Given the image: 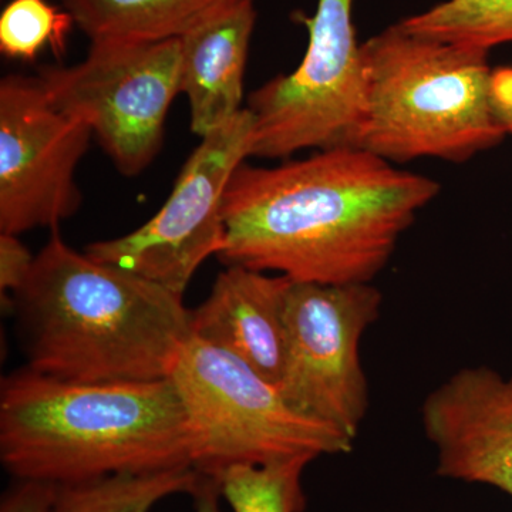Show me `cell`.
Returning <instances> with one entry per match:
<instances>
[{
  "label": "cell",
  "instance_id": "6da1fadb",
  "mask_svg": "<svg viewBox=\"0 0 512 512\" xmlns=\"http://www.w3.org/2000/svg\"><path fill=\"white\" fill-rule=\"evenodd\" d=\"M439 192L433 178L355 146L275 167L242 163L225 191L218 259L293 282L370 284Z\"/></svg>",
  "mask_w": 512,
  "mask_h": 512
},
{
  "label": "cell",
  "instance_id": "7a4b0ae2",
  "mask_svg": "<svg viewBox=\"0 0 512 512\" xmlns=\"http://www.w3.org/2000/svg\"><path fill=\"white\" fill-rule=\"evenodd\" d=\"M10 312L26 366L67 382L170 379L191 336L183 296L76 251L57 229Z\"/></svg>",
  "mask_w": 512,
  "mask_h": 512
},
{
  "label": "cell",
  "instance_id": "3957f363",
  "mask_svg": "<svg viewBox=\"0 0 512 512\" xmlns=\"http://www.w3.org/2000/svg\"><path fill=\"white\" fill-rule=\"evenodd\" d=\"M194 447L171 379L76 383L25 366L0 383V460L18 480L194 467Z\"/></svg>",
  "mask_w": 512,
  "mask_h": 512
},
{
  "label": "cell",
  "instance_id": "277c9868",
  "mask_svg": "<svg viewBox=\"0 0 512 512\" xmlns=\"http://www.w3.org/2000/svg\"><path fill=\"white\" fill-rule=\"evenodd\" d=\"M366 110L356 146L390 163H463L508 136L490 99V52L414 35L400 23L362 43Z\"/></svg>",
  "mask_w": 512,
  "mask_h": 512
},
{
  "label": "cell",
  "instance_id": "5b68a950",
  "mask_svg": "<svg viewBox=\"0 0 512 512\" xmlns=\"http://www.w3.org/2000/svg\"><path fill=\"white\" fill-rule=\"evenodd\" d=\"M170 379L194 434V468L205 476L231 464L340 456L355 443L296 410L247 363L195 336L185 343Z\"/></svg>",
  "mask_w": 512,
  "mask_h": 512
},
{
  "label": "cell",
  "instance_id": "8992f818",
  "mask_svg": "<svg viewBox=\"0 0 512 512\" xmlns=\"http://www.w3.org/2000/svg\"><path fill=\"white\" fill-rule=\"evenodd\" d=\"M57 109L83 120L126 177L156 160L168 111L181 94V40H92L86 59L37 72Z\"/></svg>",
  "mask_w": 512,
  "mask_h": 512
},
{
  "label": "cell",
  "instance_id": "52a82bcc",
  "mask_svg": "<svg viewBox=\"0 0 512 512\" xmlns=\"http://www.w3.org/2000/svg\"><path fill=\"white\" fill-rule=\"evenodd\" d=\"M353 2L318 0L315 15L299 16L309 33L301 64L249 96L251 157L286 160L305 150L356 146L366 94Z\"/></svg>",
  "mask_w": 512,
  "mask_h": 512
},
{
  "label": "cell",
  "instance_id": "ba28073f",
  "mask_svg": "<svg viewBox=\"0 0 512 512\" xmlns=\"http://www.w3.org/2000/svg\"><path fill=\"white\" fill-rule=\"evenodd\" d=\"M252 136L254 116L244 107L201 138L153 218L123 237L92 242L84 252L184 296L197 269L224 248V195L251 157Z\"/></svg>",
  "mask_w": 512,
  "mask_h": 512
},
{
  "label": "cell",
  "instance_id": "9c48e42d",
  "mask_svg": "<svg viewBox=\"0 0 512 512\" xmlns=\"http://www.w3.org/2000/svg\"><path fill=\"white\" fill-rule=\"evenodd\" d=\"M382 302L372 282L292 281L286 295V362L278 387L296 410L353 440L369 409L360 343Z\"/></svg>",
  "mask_w": 512,
  "mask_h": 512
},
{
  "label": "cell",
  "instance_id": "30bf717a",
  "mask_svg": "<svg viewBox=\"0 0 512 512\" xmlns=\"http://www.w3.org/2000/svg\"><path fill=\"white\" fill-rule=\"evenodd\" d=\"M93 140L83 120L57 109L39 76L0 80V232L57 229L77 214L76 171Z\"/></svg>",
  "mask_w": 512,
  "mask_h": 512
},
{
  "label": "cell",
  "instance_id": "8fae6325",
  "mask_svg": "<svg viewBox=\"0 0 512 512\" xmlns=\"http://www.w3.org/2000/svg\"><path fill=\"white\" fill-rule=\"evenodd\" d=\"M421 424L440 477L512 498V375L488 366L458 370L424 399Z\"/></svg>",
  "mask_w": 512,
  "mask_h": 512
},
{
  "label": "cell",
  "instance_id": "7c38bea8",
  "mask_svg": "<svg viewBox=\"0 0 512 512\" xmlns=\"http://www.w3.org/2000/svg\"><path fill=\"white\" fill-rule=\"evenodd\" d=\"M286 276L227 266L210 295L190 311L191 335L247 363L279 386L285 372Z\"/></svg>",
  "mask_w": 512,
  "mask_h": 512
},
{
  "label": "cell",
  "instance_id": "4fadbf2b",
  "mask_svg": "<svg viewBox=\"0 0 512 512\" xmlns=\"http://www.w3.org/2000/svg\"><path fill=\"white\" fill-rule=\"evenodd\" d=\"M256 18L255 2L247 3L181 39V94L187 97L195 136H208L244 109Z\"/></svg>",
  "mask_w": 512,
  "mask_h": 512
},
{
  "label": "cell",
  "instance_id": "5bb4252c",
  "mask_svg": "<svg viewBox=\"0 0 512 512\" xmlns=\"http://www.w3.org/2000/svg\"><path fill=\"white\" fill-rule=\"evenodd\" d=\"M255 0H63L90 40H181Z\"/></svg>",
  "mask_w": 512,
  "mask_h": 512
},
{
  "label": "cell",
  "instance_id": "9a60e30c",
  "mask_svg": "<svg viewBox=\"0 0 512 512\" xmlns=\"http://www.w3.org/2000/svg\"><path fill=\"white\" fill-rule=\"evenodd\" d=\"M200 480V471L181 467L60 484L52 512H150L171 495H191Z\"/></svg>",
  "mask_w": 512,
  "mask_h": 512
},
{
  "label": "cell",
  "instance_id": "2e32d148",
  "mask_svg": "<svg viewBox=\"0 0 512 512\" xmlns=\"http://www.w3.org/2000/svg\"><path fill=\"white\" fill-rule=\"evenodd\" d=\"M312 456L264 464H231L210 474L232 512H305L302 477Z\"/></svg>",
  "mask_w": 512,
  "mask_h": 512
},
{
  "label": "cell",
  "instance_id": "e0dca14e",
  "mask_svg": "<svg viewBox=\"0 0 512 512\" xmlns=\"http://www.w3.org/2000/svg\"><path fill=\"white\" fill-rule=\"evenodd\" d=\"M399 23L414 35L490 52L512 43V0H444Z\"/></svg>",
  "mask_w": 512,
  "mask_h": 512
},
{
  "label": "cell",
  "instance_id": "ac0fdd59",
  "mask_svg": "<svg viewBox=\"0 0 512 512\" xmlns=\"http://www.w3.org/2000/svg\"><path fill=\"white\" fill-rule=\"evenodd\" d=\"M74 23L69 10L47 0H10L0 13V52L9 59L32 62L49 46L64 56Z\"/></svg>",
  "mask_w": 512,
  "mask_h": 512
},
{
  "label": "cell",
  "instance_id": "d6986e66",
  "mask_svg": "<svg viewBox=\"0 0 512 512\" xmlns=\"http://www.w3.org/2000/svg\"><path fill=\"white\" fill-rule=\"evenodd\" d=\"M36 255L20 241L19 235L0 232V293L3 308L12 311V296L28 281Z\"/></svg>",
  "mask_w": 512,
  "mask_h": 512
},
{
  "label": "cell",
  "instance_id": "ffe728a7",
  "mask_svg": "<svg viewBox=\"0 0 512 512\" xmlns=\"http://www.w3.org/2000/svg\"><path fill=\"white\" fill-rule=\"evenodd\" d=\"M57 485L39 480H18L3 495L0 512H52Z\"/></svg>",
  "mask_w": 512,
  "mask_h": 512
},
{
  "label": "cell",
  "instance_id": "44dd1931",
  "mask_svg": "<svg viewBox=\"0 0 512 512\" xmlns=\"http://www.w3.org/2000/svg\"><path fill=\"white\" fill-rule=\"evenodd\" d=\"M490 99L498 123L504 128L505 133L512 134V66L493 69Z\"/></svg>",
  "mask_w": 512,
  "mask_h": 512
},
{
  "label": "cell",
  "instance_id": "7402d4cb",
  "mask_svg": "<svg viewBox=\"0 0 512 512\" xmlns=\"http://www.w3.org/2000/svg\"><path fill=\"white\" fill-rule=\"evenodd\" d=\"M191 495L194 498L195 512H222L220 488L214 478L201 474L200 483Z\"/></svg>",
  "mask_w": 512,
  "mask_h": 512
}]
</instances>
